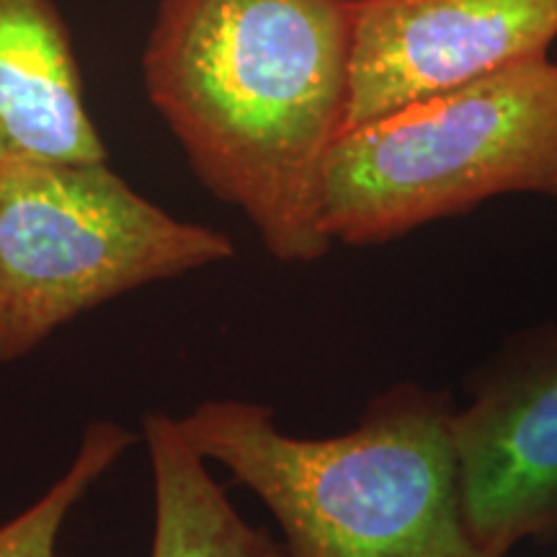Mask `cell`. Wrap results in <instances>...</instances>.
<instances>
[{"instance_id":"ba28073f","label":"cell","mask_w":557,"mask_h":557,"mask_svg":"<svg viewBox=\"0 0 557 557\" xmlns=\"http://www.w3.org/2000/svg\"><path fill=\"white\" fill-rule=\"evenodd\" d=\"M145 442L156 485L150 557H289L287 547H278L235 511L181 421L150 413Z\"/></svg>"},{"instance_id":"9c48e42d","label":"cell","mask_w":557,"mask_h":557,"mask_svg":"<svg viewBox=\"0 0 557 557\" xmlns=\"http://www.w3.org/2000/svg\"><path fill=\"white\" fill-rule=\"evenodd\" d=\"M129 431L109 421L90 423L70 470L9 524L0 527V557H54L70 508L86 496L90 485L107 472L132 444Z\"/></svg>"},{"instance_id":"3957f363","label":"cell","mask_w":557,"mask_h":557,"mask_svg":"<svg viewBox=\"0 0 557 557\" xmlns=\"http://www.w3.org/2000/svg\"><path fill=\"white\" fill-rule=\"evenodd\" d=\"M506 194L557 199L549 54L341 132L320 173V225L333 243L380 246Z\"/></svg>"},{"instance_id":"7a4b0ae2","label":"cell","mask_w":557,"mask_h":557,"mask_svg":"<svg viewBox=\"0 0 557 557\" xmlns=\"http://www.w3.org/2000/svg\"><path fill=\"white\" fill-rule=\"evenodd\" d=\"M451 413L406 382L341 436H289L246 400L199 403L181 429L274 513L289 557H491L465 517Z\"/></svg>"},{"instance_id":"277c9868","label":"cell","mask_w":557,"mask_h":557,"mask_svg":"<svg viewBox=\"0 0 557 557\" xmlns=\"http://www.w3.org/2000/svg\"><path fill=\"white\" fill-rule=\"evenodd\" d=\"M235 256L220 230L176 220L107 160L0 165V364L127 292Z\"/></svg>"},{"instance_id":"30bf717a","label":"cell","mask_w":557,"mask_h":557,"mask_svg":"<svg viewBox=\"0 0 557 557\" xmlns=\"http://www.w3.org/2000/svg\"><path fill=\"white\" fill-rule=\"evenodd\" d=\"M555 557H557V555H555Z\"/></svg>"},{"instance_id":"6da1fadb","label":"cell","mask_w":557,"mask_h":557,"mask_svg":"<svg viewBox=\"0 0 557 557\" xmlns=\"http://www.w3.org/2000/svg\"><path fill=\"white\" fill-rule=\"evenodd\" d=\"M354 0H160L143 75L152 107L214 197L282 263L333 240L320 173L346 129Z\"/></svg>"},{"instance_id":"52a82bcc","label":"cell","mask_w":557,"mask_h":557,"mask_svg":"<svg viewBox=\"0 0 557 557\" xmlns=\"http://www.w3.org/2000/svg\"><path fill=\"white\" fill-rule=\"evenodd\" d=\"M107 160L54 0H0V165Z\"/></svg>"},{"instance_id":"5b68a950","label":"cell","mask_w":557,"mask_h":557,"mask_svg":"<svg viewBox=\"0 0 557 557\" xmlns=\"http://www.w3.org/2000/svg\"><path fill=\"white\" fill-rule=\"evenodd\" d=\"M557 0H354L346 129L547 58Z\"/></svg>"},{"instance_id":"8992f818","label":"cell","mask_w":557,"mask_h":557,"mask_svg":"<svg viewBox=\"0 0 557 557\" xmlns=\"http://www.w3.org/2000/svg\"><path fill=\"white\" fill-rule=\"evenodd\" d=\"M472 537L504 557L557 527V336L498 361L451 413Z\"/></svg>"}]
</instances>
